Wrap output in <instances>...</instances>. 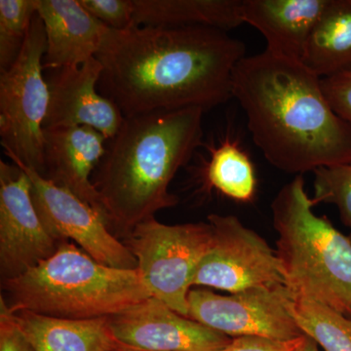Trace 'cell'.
Here are the masks:
<instances>
[{
  "instance_id": "cell-24",
  "label": "cell",
  "mask_w": 351,
  "mask_h": 351,
  "mask_svg": "<svg viewBox=\"0 0 351 351\" xmlns=\"http://www.w3.org/2000/svg\"><path fill=\"white\" fill-rule=\"evenodd\" d=\"M97 20L112 29L121 31L134 24V0H80Z\"/></svg>"
},
{
  "instance_id": "cell-28",
  "label": "cell",
  "mask_w": 351,
  "mask_h": 351,
  "mask_svg": "<svg viewBox=\"0 0 351 351\" xmlns=\"http://www.w3.org/2000/svg\"><path fill=\"white\" fill-rule=\"evenodd\" d=\"M298 351H319L318 345L309 337L304 336V341Z\"/></svg>"
},
{
  "instance_id": "cell-8",
  "label": "cell",
  "mask_w": 351,
  "mask_h": 351,
  "mask_svg": "<svg viewBox=\"0 0 351 351\" xmlns=\"http://www.w3.org/2000/svg\"><path fill=\"white\" fill-rule=\"evenodd\" d=\"M209 249L196 270L193 286L226 292L287 286L282 263L267 242L232 215L211 214Z\"/></svg>"
},
{
  "instance_id": "cell-14",
  "label": "cell",
  "mask_w": 351,
  "mask_h": 351,
  "mask_svg": "<svg viewBox=\"0 0 351 351\" xmlns=\"http://www.w3.org/2000/svg\"><path fill=\"white\" fill-rule=\"evenodd\" d=\"M107 142L103 134L89 126L44 129L41 176L78 196L103 218L100 196L92 177L105 156Z\"/></svg>"
},
{
  "instance_id": "cell-23",
  "label": "cell",
  "mask_w": 351,
  "mask_h": 351,
  "mask_svg": "<svg viewBox=\"0 0 351 351\" xmlns=\"http://www.w3.org/2000/svg\"><path fill=\"white\" fill-rule=\"evenodd\" d=\"M313 174V206L334 204L343 223L351 230V162L318 168Z\"/></svg>"
},
{
  "instance_id": "cell-1",
  "label": "cell",
  "mask_w": 351,
  "mask_h": 351,
  "mask_svg": "<svg viewBox=\"0 0 351 351\" xmlns=\"http://www.w3.org/2000/svg\"><path fill=\"white\" fill-rule=\"evenodd\" d=\"M246 54L228 32L204 25H132L108 29L97 59L99 88L124 117L201 108L232 98V76Z\"/></svg>"
},
{
  "instance_id": "cell-30",
  "label": "cell",
  "mask_w": 351,
  "mask_h": 351,
  "mask_svg": "<svg viewBox=\"0 0 351 351\" xmlns=\"http://www.w3.org/2000/svg\"><path fill=\"white\" fill-rule=\"evenodd\" d=\"M348 239H350V242H351V232H350V235H348Z\"/></svg>"
},
{
  "instance_id": "cell-9",
  "label": "cell",
  "mask_w": 351,
  "mask_h": 351,
  "mask_svg": "<svg viewBox=\"0 0 351 351\" xmlns=\"http://www.w3.org/2000/svg\"><path fill=\"white\" fill-rule=\"evenodd\" d=\"M287 286L248 289L230 295L189 291V317L230 338L261 337L291 341L304 336L288 311Z\"/></svg>"
},
{
  "instance_id": "cell-2",
  "label": "cell",
  "mask_w": 351,
  "mask_h": 351,
  "mask_svg": "<svg viewBox=\"0 0 351 351\" xmlns=\"http://www.w3.org/2000/svg\"><path fill=\"white\" fill-rule=\"evenodd\" d=\"M319 76L269 51L235 66L232 98L267 162L288 174L351 162V124L332 110Z\"/></svg>"
},
{
  "instance_id": "cell-21",
  "label": "cell",
  "mask_w": 351,
  "mask_h": 351,
  "mask_svg": "<svg viewBox=\"0 0 351 351\" xmlns=\"http://www.w3.org/2000/svg\"><path fill=\"white\" fill-rule=\"evenodd\" d=\"M287 306L301 331L324 351H351V318L297 295H291Z\"/></svg>"
},
{
  "instance_id": "cell-5",
  "label": "cell",
  "mask_w": 351,
  "mask_h": 351,
  "mask_svg": "<svg viewBox=\"0 0 351 351\" xmlns=\"http://www.w3.org/2000/svg\"><path fill=\"white\" fill-rule=\"evenodd\" d=\"M302 175L271 203L277 255L293 295L313 300L351 318V242L326 217L314 213Z\"/></svg>"
},
{
  "instance_id": "cell-20",
  "label": "cell",
  "mask_w": 351,
  "mask_h": 351,
  "mask_svg": "<svg viewBox=\"0 0 351 351\" xmlns=\"http://www.w3.org/2000/svg\"><path fill=\"white\" fill-rule=\"evenodd\" d=\"M207 149L210 154L205 168L207 186L237 202L253 200L257 191L255 168L239 142L228 137Z\"/></svg>"
},
{
  "instance_id": "cell-12",
  "label": "cell",
  "mask_w": 351,
  "mask_h": 351,
  "mask_svg": "<svg viewBox=\"0 0 351 351\" xmlns=\"http://www.w3.org/2000/svg\"><path fill=\"white\" fill-rule=\"evenodd\" d=\"M108 327L119 345L138 351H221L232 339L154 297L108 317Z\"/></svg>"
},
{
  "instance_id": "cell-4",
  "label": "cell",
  "mask_w": 351,
  "mask_h": 351,
  "mask_svg": "<svg viewBox=\"0 0 351 351\" xmlns=\"http://www.w3.org/2000/svg\"><path fill=\"white\" fill-rule=\"evenodd\" d=\"M1 290L11 313L73 320L112 317L152 298L138 270L103 265L69 241L22 276L1 281Z\"/></svg>"
},
{
  "instance_id": "cell-29",
  "label": "cell",
  "mask_w": 351,
  "mask_h": 351,
  "mask_svg": "<svg viewBox=\"0 0 351 351\" xmlns=\"http://www.w3.org/2000/svg\"><path fill=\"white\" fill-rule=\"evenodd\" d=\"M115 351H138V350H132V348H126V346L119 345V346H117V350H115Z\"/></svg>"
},
{
  "instance_id": "cell-19",
  "label": "cell",
  "mask_w": 351,
  "mask_h": 351,
  "mask_svg": "<svg viewBox=\"0 0 351 351\" xmlns=\"http://www.w3.org/2000/svg\"><path fill=\"white\" fill-rule=\"evenodd\" d=\"M242 0H134V24L204 25L223 31L243 25Z\"/></svg>"
},
{
  "instance_id": "cell-7",
  "label": "cell",
  "mask_w": 351,
  "mask_h": 351,
  "mask_svg": "<svg viewBox=\"0 0 351 351\" xmlns=\"http://www.w3.org/2000/svg\"><path fill=\"white\" fill-rule=\"evenodd\" d=\"M212 232L208 221L169 226L154 217L136 226L123 243L152 297L189 317V293Z\"/></svg>"
},
{
  "instance_id": "cell-10",
  "label": "cell",
  "mask_w": 351,
  "mask_h": 351,
  "mask_svg": "<svg viewBox=\"0 0 351 351\" xmlns=\"http://www.w3.org/2000/svg\"><path fill=\"white\" fill-rule=\"evenodd\" d=\"M16 165L29 178L34 207L46 230L55 239L61 243L75 242L76 246L103 265L137 270L138 263L133 254L110 232L97 210L36 170L23 164Z\"/></svg>"
},
{
  "instance_id": "cell-11",
  "label": "cell",
  "mask_w": 351,
  "mask_h": 351,
  "mask_svg": "<svg viewBox=\"0 0 351 351\" xmlns=\"http://www.w3.org/2000/svg\"><path fill=\"white\" fill-rule=\"evenodd\" d=\"M62 243L48 232L39 218L25 171L16 164L0 161L1 281L19 277L52 257Z\"/></svg>"
},
{
  "instance_id": "cell-17",
  "label": "cell",
  "mask_w": 351,
  "mask_h": 351,
  "mask_svg": "<svg viewBox=\"0 0 351 351\" xmlns=\"http://www.w3.org/2000/svg\"><path fill=\"white\" fill-rule=\"evenodd\" d=\"M36 351H115L108 317L73 320L31 311L12 313Z\"/></svg>"
},
{
  "instance_id": "cell-13",
  "label": "cell",
  "mask_w": 351,
  "mask_h": 351,
  "mask_svg": "<svg viewBox=\"0 0 351 351\" xmlns=\"http://www.w3.org/2000/svg\"><path fill=\"white\" fill-rule=\"evenodd\" d=\"M103 66L96 57L80 66L51 69L49 106L43 129L89 126L112 140L123 123V113L98 92Z\"/></svg>"
},
{
  "instance_id": "cell-27",
  "label": "cell",
  "mask_w": 351,
  "mask_h": 351,
  "mask_svg": "<svg viewBox=\"0 0 351 351\" xmlns=\"http://www.w3.org/2000/svg\"><path fill=\"white\" fill-rule=\"evenodd\" d=\"M304 336L291 341L261 338V337H239L232 339L230 345L221 351H298Z\"/></svg>"
},
{
  "instance_id": "cell-6",
  "label": "cell",
  "mask_w": 351,
  "mask_h": 351,
  "mask_svg": "<svg viewBox=\"0 0 351 351\" xmlns=\"http://www.w3.org/2000/svg\"><path fill=\"white\" fill-rule=\"evenodd\" d=\"M47 40L38 14L17 61L0 73V138L13 163L43 174L44 120L49 106V87L43 76Z\"/></svg>"
},
{
  "instance_id": "cell-25",
  "label": "cell",
  "mask_w": 351,
  "mask_h": 351,
  "mask_svg": "<svg viewBox=\"0 0 351 351\" xmlns=\"http://www.w3.org/2000/svg\"><path fill=\"white\" fill-rule=\"evenodd\" d=\"M321 85L332 110L351 124V73L322 78Z\"/></svg>"
},
{
  "instance_id": "cell-16",
  "label": "cell",
  "mask_w": 351,
  "mask_h": 351,
  "mask_svg": "<svg viewBox=\"0 0 351 351\" xmlns=\"http://www.w3.org/2000/svg\"><path fill=\"white\" fill-rule=\"evenodd\" d=\"M327 4L328 0H242V19L263 34L265 50L301 61Z\"/></svg>"
},
{
  "instance_id": "cell-18",
  "label": "cell",
  "mask_w": 351,
  "mask_h": 351,
  "mask_svg": "<svg viewBox=\"0 0 351 351\" xmlns=\"http://www.w3.org/2000/svg\"><path fill=\"white\" fill-rule=\"evenodd\" d=\"M301 62L320 78L351 73V0H328Z\"/></svg>"
},
{
  "instance_id": "cell-3",
  "label": "cell",
  "mask_w": 351,
  "mask_h": 351,
  "mask_svg": "<svg viewBox=\"0 0 351 351\" xmlns=\"http://www.w3.org/2000/svg\"><path fill=\"white\" fill-rule=\"evenodd\" d=\"M204 112L186 108L125 117L108 141L92 182L117 239H127L141 223L179 203L169 186L203 145Z\"/></svg>"
},
{
  "instance_id": "cell-26",
  "label": "cell",
  "mask_w": 351,
  "mask_h": 351,
  "mask_svg": "<svg viewBox=\"0 0 351 351\" xmlns=\"http://www.w3.org/2000/svg\"><path fill=\"white\" fill-rule=\"evenodd\" d=\"M0 351H36L0 300Z\"/></svg>"
},
{
  "instance_id": "cell-22",
  "label": "cell",
  "mask_w": 351,
  "mask_h": 351,
  "mask_svg": "<svg viewBox=\"0 0 351 351\" xmlns=\"http://www.w3.org/2000/svg\"><path fill=\"white\" fill-rule=\"evenodd\" d=\"M38 0H0V73L17 61L36 15Z\"/></svg>"
},
{
  "instance_id": "cell-15",
  "label": "cell",
  "mask_w": 351,
  "mask_h": 351,
  "mask_svg": "<svg viewBox=\"0 0 351 351\" xmlns=\"http://www.w3.org/2000/svg\"><path fill=\"white\" fill-rule=\"evenodd\" d=\"M47 48L44 69L80 66L96 57L110 27L93 17L80 0H38Z\"/></svg>"
}]
</instances>
